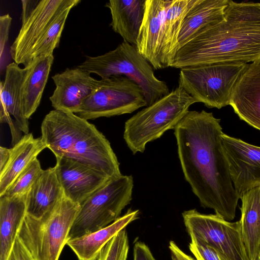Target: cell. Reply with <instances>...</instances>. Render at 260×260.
<instances>
[{
    "label": "cell",
    "mask_w": 260,
    "mask_h": 260,
    "mask_svg": "<svg viewBox=\"0 0 260 260\" xmlns=\"http://www.w3.org/2000/svg\"><path fill=\"white\" fill-rule=\"evenodd\" d=\"M220 122L211 112L189 110L174 135L184 178L201 205L230 221L235 217L240 197L230 175Z\"/></svg>",
    "instance_id": "cell-1"
},
{
    "label": "cell",
    "mask_w": 260,
    "mask_h": 260,
    "mask_svg": "<svg viewBox=\"0 0 260 260\" xmlns=\"http://www.w3.org/2000/svg\"><path fill=\"white\" fill-rule=\"evenodd\" d=\"M260 60V3L229 0L224 18L200 29L176 52L172 67Z\"/></svg>",
    "instance_id": "cell-2"
},
{
    "label": "cell",
    "mask_w": 260,
    "mask_h": 260,
    "mask_svg": "<svg viewBox=\"0 0 260 260\" xmlns=\"http://www.w3.org/2000/svg\"><path fill=\"white\" fill-rule=\"evenodd\" d=\"M41 138L55 157L73 159L110 178L121 176L110 143L95 126L76 114L54 109L44 118Z\"/></svg>",
    "instance_id": "cell-3"
},
{
    "label": "cell",
    "mask_w": 260,
    "mask_h": 260,
    "mask_svg": "<svg viewBox=\"0 0 260 260\" xmlns=\"http://www.w3.org/2000/svg\"><path fill=\"white\" fill-rule=\"evenodd\" d=\"M80 208L63 195L41 218L26 214L17 237L35 260H58Z\"/></svg>",
    "instance_id": "cell-4"
},
{
    "label": "cell",
    "mask_w": 260,
    "mask_h": 260,
    "mask_svg": "<svg viewBox=\"0 0 260 260\" xmlns=\"http://www.w3.org/2000/svg\"><path fill=\"white\" fill-rule=\"evenodd\" d=\"M196 103L183 88L178 86L152 105L146 106L127 119L123 138L135 154L143 153L149 142L159 138L176 126Z\"/></svg>",
    "instance_id": "cell-5"
},
{
    "label": "cell",
    "mask_w": 260,
    "mask_h": 260,
    "mask_svg": "<svg viewBox=\"0 0 260 260\" xmlns=\"http://www.w3.org/2000/svg\"><path fill=\"white\" fill-rule=\"evenodd\" d=\"M78 68L101 79L125 76L142 89L147 106L169 93L166 83L154 75L153 68L139 53L136 46L123 41L113 50L96 56H86Z\"/></svg>",
    "instance_id": "cell-6"
},
{
    "label": "cell",
    "mask_w": 260,
    "mask_h": 260,
    "mask_svg": "<svg viewBox=\"0 0 260 260\" xmlns=\"http://www.w3.org/2000/svg\"><path fill=\"white\" fill-rule=\"evenodd\" d=\"M243 62H218L180 69L178 86L209 108L230 105L234 87L248 66Z\"/></svg>",
    "instance_id": "cell-7"
},
{
    "label": "cell",
    "mask_w": 260,
    "mask_h": 260,
    "mask_svg": "<svg viewBox=\"0 0 260 260\" xmlns=\"http://www.w3.org/2000/svg\"><path fill=\"white\" fill-rule=\"evenodd\" d=\"M133 187L132 176L121 175L90 196L80 205L69 234L70 239L96 231L119 218L132 200Z\"/></svg>",
    "instance_id": "cell-8"
},
{
    "label": "cell",
    "mask_w": 260,
    "mask_h": 260,
    "mask_svg": "<svg viewBox=\"0 0 260 260\" xmlns=\"http://www.w3.org/2000/svg\"><path fill=\"white\" fill-rule=\"evenodd\" d=\"M101 86L83 103L77 114L86 120L132 113L147 106L142 88L124 76L102 79Z\"/></svg>",
    "instance_id": "cell-9"
},
{
    "label": "cell",
    "mask_w": 260,
    "mask_h": 260,
    "mask_svg": "<svg viewBox=\"0 0 260 260\" xmlns=\"http://www.w3.org/2000/svg\"><path fill=\"white\" fill-rule=\"evenodd\" d=\"M190 238L216 249L231 260H250L240 221L231 222L220 215L201 213L196 209L182 213Z\"/></svg>",
    "instance_id": "cell-10"
},
{
    "label": "cell",
    "mask_w": 260,
    "mask_h": 260,
    "mask_svg": "<svg viewBox=\"0 0 260 260\" xmlns=\"http://www.w3.org/2000/svg\"><path fill=\"white\" fill-rule=\"evenodd\" d=\"M80 0L39 1L27 17L22 21L19 33L10 47L14 62L28 66L34 49L55 20L65 11L72 9Z\"/></svg>",
    "instance_id": "cell-11"
},
{
    "label": "cell",
    "mask_w": 260,
    "mask_h": 260,
    "mask_svg": "<svg viewBox=\"0 0 260 260\" xmlns=\"http://www.w3.org/2000/svg\"><path fill=\"white\" fill-rule=\"evenodd\" d=\"M27 67L22 69L12 62L6 67L5 77L1 82V123H7L10 128L12 144L21 139V133H29L28 119L25 117L23 105V85Z\"/></svg>",
    "instance_id": "cell-12"
},
{
    "label": "cell",
    "mask_w": 260,
    "mask_h": 260,
    "mask_svg": "<svg viewBox=\"0 0 260 260\" xmlns=\"http://www.w3.org/2000/svg\"><path fill=\"white\" fill-rule=\"evenodd\" d=\"M222 141L235 189L240 197L260 186V147L225 134Z\"/></svg>",
    "instance_id": "cell-13"
},
{
    "label": "cell",
    "mask_w": 260,
    "mask_h": 260,
    "mask_svg": "<svg viewBox=\"0 0 260 260\" xmlns=\"http://www.w3.org/2000/svg\"><path fill=\"white\" fill-rule=\"evenodd\" d=\"M87 71L78 67L67 69L52 77L55 88L49 100L54 109L78 114L83 102L102 84Z\"/></svg>",
    "instance_id": "cell-14"
},
{
    "label": "cell",
    "mask_w": 260,
    "mask_h": 260,
    "mask_svg": "<svg viewBox=\"0 0 260 260\" xmlns=\"http://www.w3.org/2000/svg\"><path fill=\"white\" fill-rule=\"evenodd\" d=\"M56 160L55 167L63 195L80 205L112 179L77 161L59 157Z\"/></svg>",
    "instance_id": "cell-15"
},
{
    "label": "cell",
    "mask_w": 260,
    "mask_h": 260,
    "mask_svg": "<svg viewBox=\"0 0 260 260\" xmlns=\"http://www.w3.org/2000/svg\"><path fill=\"white\" fill-rule=\"evenodd\" d=\"M170 0H146L145 10L136 46L155 70L164 69L161 59L164 23Z\"/></svg>",
    "instance_id": "cell-16"
},
{
    "label": "cell",
    "mask_w": 260,
    "mask_h": 260,
    "mask_svg": "<svg viewBox=\"0 0 260 260\" xmlns=\"http://www.w3.org/2000/svg\"><path fill=\"white\" fill-rule=\"evenodd\" d=\"M230 105L241 120L260 131V60L248 64L234 87Z\"/></svg>",
    "instance_id": "cell-17"
},
{
    "label": "cell",
    "mask_w": 260,
    "mask_h": 260,
    "mask_svg": "<svg viewBox=\"0 0 260 260\" xmlns=\"http://www.w3.org/2000/svg\"><path fill=\"white\" fill-rule=\"evenodd\" d=\"M139 211L129 209L126 213L108 226L84 236L71 239L67 245L79 260H97L107 243L118 233L139 217Z\"/></svg>",
    "instance_id": "cell-18"
},
{
    "label": "cell",
    "mask_w": 260,
    "mask_h": 260,
    "mask_svg": "<svg viewBox=\"0 0 260 260\" xmlns=\"http://www.w3.org/2000/svg\"><path fill=\"white\" fill-rule=\"evenodd\" d=\"M63 196L55 166L44 170L26 193V214L41 218L56 206Z\"/></svg>",
    "instance_id": "cell-19"
},
{
    "label": "cell",
    "mask_w": 260,
    "mask_h": 260,
    "mask_svg": "<svg viewBox=\"0 0 260 260\" xmlns=\"http://www.w3.org/2000/svg\"><path fill=\"white\" fill-rule=\"evenodd\" d=\"M146 0H110L112 29L125 41L136 46L143 20Z\"/></svg>",
    "instance_id": "cell-20"
},
{
    "label": "cell",
    "mask_w": 260,
    "mask_h": 260,
    "mask_svg": "<svg viewBox=\"0 0 260 260\" xmlns=\"http://www.w3.org/2000/svg\"><path fill=\"white\" fill-rule=\"evenodd\" d=\"M26 194L0 196V260H7L26 215Z\"/></svg>",
    "instance_id": "cell-21"
},
{
    "label": "cell",
    "mask_w": 260,
    "mask_h": 260,
    "mask_svg": "<svg viewBox=\"0 0 260 260\" xmlns=\"http://www.w3.org/2000/svg\"><path fill=\"white\" fill-rule=\"evenodd\" d=\"M47 148L41 137L35 138L31 133L25 134L10 148L9 161L0 172V196L36 159L38 155Z\"/></svg>",
    "instance_id": "cell-22"
},
{
    "label": "cell",
    "mask_w": 260,
    "mask_h": 260,
    "mask_svg": "<svg viewBox=\"0 0 260 260\" xmlns=\"http://www.w3.org/2000/svg\"><path fill=\"white\" fill-rule=\"evenodd\" d=\"M229 1L198 0L188 12L182 23L178 37L177 51L202 28L222 19Z\"/></svg>",
    "instance_id": "cell-23"
},
{
    "label": "cell",
    "mask_w": 260,
    "mask_h": 260,
    "mask_svg": "<svg viewBox=\"0 0 260 260\" xmlns=\"http://www.w3.org/2000/svg\"><path fill=\"white\" fill-rule=\"evenodd\" d=\"M240 199L242 235L249 259L254 260L260 245V186L245 192Z\"/></svg>",
    "instance_id": "cell-24"
},
{
    "label": "cell",
    "mask_w": 260,
    "mask_h": 260,
    "mask_svg": "<svg viewBox=\"0 0 260 260\" xmlns=\"http://www.w3.org/2000/svg\"><path fill=\"white\" fill-rule=\"evenodd\" d=\"M54 60L53 55L38 56L27 66L23 85V105L27 119L40 105Z\"/></svg>",
    "instance_id": "cell-25"
},
{
    "label": "cell",
    "mask_w": 260,
    "mask_h": 260,
    "mask_svg": "<svg viewBox=\"0 0 260 260\" xmlns=\"http://www.w3.org/2000/svg\"><path fill=\"white\" fill-rule=\"evenodd\" d=\"M198 0H172L166 14L161 46L164 69L172 67L177 51V40L185 16Z\"/></svg>",
    "instance_id": "cell-26"
},
{
    "label": "cell",
    "mask_w": 260,
    "mask_h": 260,
    "mask_svg": "<svg viewBox=\"0 0 260 260\" xmlns=\"http://www.w3.org/2000/svg\"><path fill=\"white\" fill-rule=\"evenodd\" d=\"M71 9L62 13L52 23L36 46L32 54V61L40 56L52 55L58 47L62 30Z\"/></svg>",
    "instance_id": "cell-27"
},
{
    "label": "cell",
    "mask_w": 260,
    "mask_h": 260,
    "mask_svg": "<svg viewBox=\"0 0 260 260\" xmlns=\"http://www.w3.org/2000/svg\"><path fill=\"white\" fill-rule=\"evenodd\" d=\"M43 171L39 160L36 159L18 176L3 196L13 197L26 194Z\"/></svg>",
    "instance_id": "cell-28"
},
{
    "label": "cell",
    "mask_w": 260,
    "mask_h": 260,
    "mask_svg": "<svg viewBox=\"0 0 260 260\" xmlns=\"http://www.w3.org/2000/svg\"><path fill=\"white\" fill-rule=\"evenodd\" d=\"M128 251V237L125 228L107 243L97 260H127Z\"/></svg>",
    "instance_id": "cell-29"
},
{
    "label": "cell",
    "mask_w": 260,
    "mask_h": 260,
    "mask_svg": "<svg viewBox=\"0 0 260 260\" xmlns=\"http://www.w3.org/2000/svg\"><path fill=\"white\" fill-rule=\"evenodd\" d=\"M189 249L196 260H231L224 254L194 238H191Z\"/></svg>",
    "instance_id": "cell-30"
},
{
    "label": "cell",
    "mask_w": 260,
    "mask_h": 260,
    "mask_svg": "<svg viewBox=\"0 0 260 260\" xmlns=\"http://www.w3.org/2000/svg\"><path fill=\"white\" fill-rule=\"evenodd\" d=\"M12 22V18L9 14L0 16V53L1 62L4 55L5 46L8 40L9 30Z\"/></svg>",
    "instance_id": "cell-31"
},
{
    "label": "cell",
    "mask_w": 260,
    "mask_h": 260,
    "mask_svg": "<svg viewBox=\"0 0 260 260\" xmlns=\"http://www.w3.org/2000/svg\"><path fill=\"white\" fill-rule=\"evenodd\" d=\"M7 260H35L17 237Z\"/></svg>",
    "instance_id": "cell-32"
},
{
    "label": "cell",
    "mask_w": 260,
    "mask_h": 260,
    "mask_svg": "<svg viewBox=\"0 0 260 260\" xmlns=\"http://www.w3.org/2000/svg\"><path fill=\"white\" fill-rule=\"evenodd\" d=\"M134 260H156L148 246L144 242L137 241L134 246Z\"/></svg>",
    "instance_id": "cell-33"
},
{
    "label": "cell",
    "mask_w": 260,
    "mask_h": 260,
    "mask_svg": "<svg viewBox=\"0 0 260 260\" xmlns=\"http://www.w3.org/2000/svg\"><path fill=\"white\" fill-rule=\"evenodd\" d=\"M169 248L172 260H194L191 256L183 252L173 241H170Z\"/></svg>",
    "instance_id": "cell-34"
},
{
    "label": "cell",
    "mask_w": 260,
    "mask_h": 260,
    "mask_svg": "<svg viewBox=\"0 0 260 260\" xmlns=\"http://www.w3.org/2000/svg\"><path fill=\"white\" fill-rule=\"evenodd\" d=\"M10 155V148L0 147V172L6 166Z\"/></svg>",
    "instance_id": "cell-35"
},
{
    "label": "cell",
    "mask_w": 260,
    "mask_h": 260,
    "mask_svg": "<svg viewBox=\"0 0 260 260\" xmlns=\"http://www.w3.org/2000/svg\"><path fill=\"white\" fill-rule=\"evenodd\" d=\"M254 260H260V256L258 255Z\"/></svg>",
    "instance_id": "cell-36"
},
{
    "label": "cell",
    "mask_w": 260,
    "mask_h": 260,
    "mask_svg": "<svg viewBox=\"0 0 260 260\" xmlns=\"http://www.w3.org/2000/svg\"><path fill=\"white\" fill-rule=\"evenodd\" d=\"M258 255L260 256V245H259V251H258Z\"/></svg>",
    "instance_id": "cell-37"
}]
</instances>
